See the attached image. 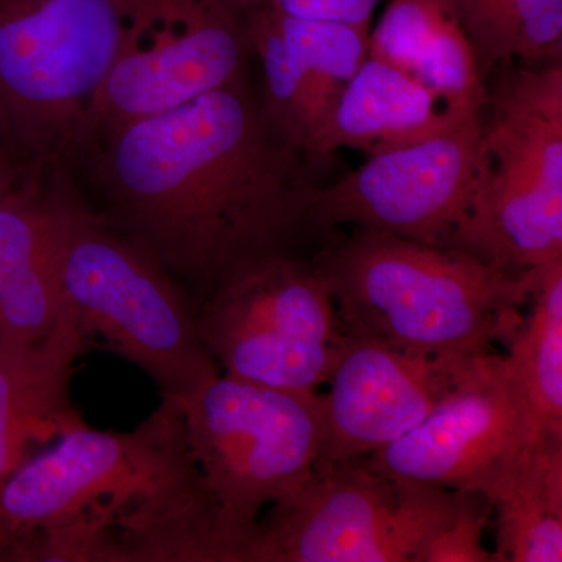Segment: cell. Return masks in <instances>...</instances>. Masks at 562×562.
<instances>
[{
  "instance_id": "6da1fadb",
  "label": "cell",
  "mask_w": 562,
  "mask_h": 562,
  "mask_svg": "<svg viewBox=\"0 0 562 562\" xmlns=\"http://www.w3.org/2000/svg\"><path fill=\"white\" fill-rule=\"evenodd\" d=\"M98 177L125 233L173 279L211 292L310 228L316 181L246 77L103 135Z\"/></svg>"
},
{
  "instance_id": "7a4b0ae2",
  "label": "cell",
  "mask_w": 562,
  "mask_h": 562,
  "mask_svg": "<svg viewBox=\"0 0 562 562\" xmlns=\"http://www.w3.org/2000/svg\"><path fill=\"white\" fill-rule=\"evenodd\" d=\"M213 514L168 397L133 431L81 424L0 480V530L57 561H149Z\"/></svg>"
},
{
  "instance_id": "3957f363",
  "label": "cell",
  "mask_w": 562,
  "mask_h": 562,
  "mask_svg": "<svg viewBox=\"0 0 562 562\" xmlns=\"http://www.w3.org/2000/svg\"><path fill=\"white\" fill-rule=\"evenodd\" d=\"M313 262L342 331L432 355H476L508 342L541 269L502 271L461 250L361 228Z\"/></svg>"
},
{
  "instance_id": "277c9868",
  "label": "cell",
  "mask_w": 562,
  "mask_h": 562,
  "mask_svg": "<svg viewBox=\"0 0 562 562\" xmlns=\"http://www.w3.org/2000/svg\"><path fill=\"white\" fill-rule=\"evenodd\" d=\"M127 0H0V136L32 168L87 154Z\"/></svg>"
},
{
  "instance_id": "5b68a950",
  "label": "cell",
  "mask_w": 562,
  "mask_h": 562,
  "mask_svg": "<svg viewBox=\"0 0 562 562\" xmlns=\"http://www.w3.org/2000/svg\"><path fill=\"white\" fill-rule=\"evenodd\" d=\"M483 171L449 249L522 273L562 260V63L487 87Z\"/></svg>"
},
{
  "instance_id": "8992f818",
  "label": "cell",
  "mask_w": 562,
  "mask_h": 562,
  "mask_svg": "<svg viewBox=\"0 0 562 562\" xmlns=\"http://www.w3.org/2000/svg\"><path fill=\"white\" fill-rule=\"evenodd\" d=\"M66 302L91 339L132 361L179 402L220 373L199 331L198 308L128 233L74 202L63 238Z\"/></svg>"
},
{
  "instance_id": "52a82bcc",
  "label": "cell",
  "mask_w": 562,
  "mask_h": 562,
  "mask_svg": "<svg viewBox=\"0 0 562 562\" xmlns=\"http://www.w3.org/2000/svg\"><path fill=\"white\" fill-rule=\"evenodd\" d=\"M176 403L192 461L216 505L228 558L239 562L262 509L297 491L319 460V392L220 372Z\"/></svg>"
},
{
  "instance_id": "ba28073f",
  "label": "cell",
  "mask_w": 562,
  "mask_h": 562,
  "mask_svg": "<svg viewBox=\"0 0 562 562\" xmlns=\"http://www.w3.org/2000/svg\"><path fill=\"white\" fill-rule=\"evenodd\" d=\"M454 508L457 492L392 479L364 458L317 461L258 519L239 562H412Z\"/></svg>"
},
{
  "instance_id": "9c48e42d",
  "label": "cell",
  "mask_w": 562,
  "mask_h": 562,
  "mask_svg": "<svg viewBox=\"0 0 562 562\" xmlns=\"http://www.w3.org/2000/svg\"><path fill=\"white\" fill-rule=\"evenodd\" d=\"M198 325L228 375L302 392L327 383L342 339L327 281L290 251L232 272L199 306Z\"/></svg>"
},
{
  "instance_id": "30bf717a",
  "label": "cell",
  "mask_w": 562,
  "mask_h": 562,
  "mask_svg": "<svg viewBox=\"0 0 562 562\" xmlns=\"http://www.w3.org/2000/svg\"><path fill=\"white\" fill-rule=\"evenodd\" d=\"M250 55L246 11L232 0H127L87 151L121 125L244 79Z\"/></svg>"
},
{
  "instance_id": "8fae6325",
  "label": "cell",
  "mask_w": 562,
  "mask_h": 562,
  "mask_svg": "<svg viewBox=\"0 0 562 562\" xmlns=\"http://www.w3.org/2000/svg\"><path fill=\"white\" fill-rule=\"evenodd\" d=\"M483 114L369 160L314 188L310 228L355 225L447 247L468 217L483 171Z\"/></svg>"
},
{
  "instance_id": "7c38bea8",
  "label": "cell",
  "mask_w": 562,
  "mask_h": 562,
  "mask_svg": "<svg viewBox=\"0 0 562 562\" xmlns=\"http://www.w3.org/2000/svg\"><path fill=\"white\" fill-rule=\"evenodd\" d=\"M527 446L503 357L484 351L412 431L364 457L392 479L495 502Z\"/></svg>"
},
{
  "instance_id": "4fadbf2b",
  "label": "cell",
  "mask_w": 562,
  "mask_h": 562,
  "mask_svg": "<svg viewBox=\"0 0 562 562\" xmlns=\"http://www.w3.org/2000/svg\"><path fill=\"white\" fill-rule=\"evenodd\" d=\"M479 355L419 353L342 331L330 390L319 394L317 461L357 460L397 441L452 391Z\"/></svg>"
},
{
  "instance_id": "5bb4252c",
  "label": "cell",
  "mask_w": 562,
  "mask_h": 562,
  "mask_svg": "<svg viewBox=\"0 0 562 562\" xmlns=\"http://www.w3.org/2000/svg\"><path fill=\"white\" fill-rule=\"evenodd\" d=\"M33 172L0 202V346L40 341L65 312L60 257L76 199Z\"/></svg>"
},
{
  "instance_id": "9a60e30c",
  "label": "cell",
  "mask_w": 562,
  "mask_h": 562,
  "mask_svg": "<svg viewBox=\"0 0 562 562\" xmlns=\"http://www.w3.org/2000/svg\"><path fill=\"white\" fill-rule=\"evenodd\" d=\"M90 342L66 305L40 341L0 346V480L85 424L70 401V380Z\"/></svg>"
},
{
  "instance_id": "2e32d148",
  "label": "cell",
  "mask_w": 562,
  "mask_h": 562,
  "mask_svg": "<svg viewBox=\"0 0 562 562\" xmlns=\"http://www.w3.org/2000/svg\"><path fill=\"white\" fill-rule=\"evenodd\" d=\"M458 122L412 74L369 55L313 133L305 157L319 161L339 149L371 157L431 138Z\"/></svg>"
},
{
  "instance_id": "e0dca14e",
  "label": "cell",
  "mask_w": 562,
  "mask_h": 562,
  "mask_svg": "<svg viewBox=\"0 0 562 562\" xmlns=\"http://www.w3.org/2000/svg\"><path fill=\"white\" fill-rule=\"evenodd\" d=\"M530 302L503 366L527 443L562 441V260L539 269Z\"/></svg>"
},
{
  "instance_id": "ac0fdd59",
  "label": "cell",
  "mask_w": 562,
  "mask_h": 562,
  "mask_svg": "<svg viewBox=\"0 0 562 562\" xmlns=\"http://www.w3.org/2000/svg\"><path fill=\"white\" fill-rule=\"evenodd\" d=\"M492 509L495 562H561L562 441L527 443Z\"/></svg>"
},
{
  "instance_id": "d6986e66",
  "label": "cell",
  "mask_w": 562,
  "mask_h": 562,
  "mask_svg": "<svg viewBox=\"0 0 562 562\" xmlns=\"http://www.w3.org/2000/svg\"><path fill=\"white\" fill-rule=\"evenodd\" d=\"M471 44L487 79L514 60L562 58V0H438Z\"/></svg>"
},
{
  "instance_id": "ffe728a7",
  "label": "cell",
  "mask_w": 562,
  "mask_h": 562,
  "mask_svg": "<svg viewBox=\"0 0 562 562\" xmlns=\"http://www.w3.org/2000/svg\"><path fill=\"white\" fill-rule=\"evenodd\" d=\"M271 14L308 81L313 136L369 57L372 25Z\"/></svg>"
},
{
  "instance_id": "44dd1931",
  "label": "cell",
  "mask_w": 562,
  "mask_h": 562,
  "mask_svg": "<svg viewBox=\"0 0 562 562\" xmlns=\"http://www.w3.org/2000/svg\"><path fill=\"white\" fill-rule=\"evenodd\" d=\"M244 11L251 54L260 60L265 77L261 102L266 116L281 138L303 154L313 132L308 81L272 14L266 10Z\"/></svg>"
},
{
  "instance_id": "7402d4cb",
  "label": "cell",
  "mask_w": 562,
  "mask_h": 562,
  "mask_svg": "<svg viewBox=\"0 0 562 562\" xmlns=\"http://www.w3.org/2000/svg\"><path fill=\"white\" fill-rule=\"evenodd\" d=\"M412 76L435 92L443 110L454 120L483 114L487 101L486 80L460 25L446 13L414 61Z\"/></svg>"
},
{
  "instance_id": "603a6c76",
  "label": "cell",
  "mask_w": 562,
  "mask_h": 562,
  "mask_svg": "<svg viewBox=\"0 0 562 562\" xmlns=\"http://www.w3.org/2000/svg\"><path fill=\"white\" fill-rule=\"evenodd\" d=\"M443 16L438 0H390L371 31L369 55L412 72L417 55Z\"/></svg>"
},
{
  "instance_id": "cb8c5ba5",
  "label": "cell",
  "mask_w": 562,
  "mask_h": 562,
  "mask_svg": "<svg viewBox=\"0 0 562 562\" xmlns=\"http://www.w3.org/2000/svg\"><path fill=\"white\" fill-rule=\"evenodd\" d=\"M491 512L482 495L457 492L452 519L422 543L412 562H495L494 553L483 546Z\"/></svg>"
},
{
  "instance_id": "d4e9b609",
  "label": "cell",
  "mask_w": 562,
  "mask_h": 562,
  "mask_svg": "<svg viewBox=\"0 0 562 562\" xmlns=\"http://www.w3.org/2000/svg\"><path fill=\"white\" fill-rule=\"evenodd\" d=\"M243 10H266L281 16L372 25L383 0H232Z\"/></svg>"
},
{
  "instance_id": "484cf974",
  "label": "cell",
  "mask_w": 562,
  "mask_h": 562,
  "mask_svg": "<svg viewBox=\"0 0 562 562\" xmlns=\"http://www.w3.org/2000/svg\"><path fill=\"white\" fill-rule=\"evenodd\" d=\"M36 171L38 169L22 160L16 150L0 136V202Z\"/></svg>"
},
{
  "instance_id": "4316f807",
  "label": "cell",
  "mask_w": 562,
  "mask_h": 562,
  "mask_svg": "<svg viewBox=\"0 0 562 562\" xmlns=\"http://www.w3.org/2000/svg\"><path fill=\"white\" fill-rule=\"evenodd\" d=\"M0 561H25L24 546L20 539L0 530Z\"/></svg>"
}]
</instances>
